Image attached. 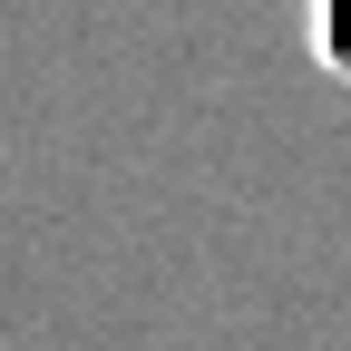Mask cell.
Masks as SVG:
<instances>
[{
	"mask_svg": "<svg viewBox=\"0 0 351 351\" xmlns=\"http://www.w3.org/2000/svg\"><path fill=\"white\" fill-rule=\"evenodd\" d=\"M302 39H313V59L351 88V0H302Z\"/></svg>",
	"mask_w": 351,
	"mask_h": 351,
	"instance_id": "1",
	"label": "cell"
}]
</instances>
